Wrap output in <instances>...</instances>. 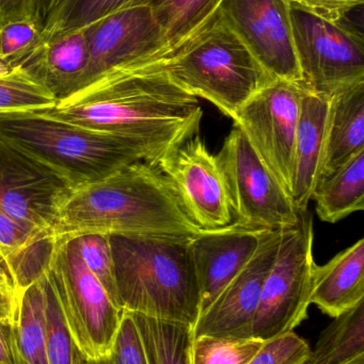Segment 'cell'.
I'll list each match as a JSON object with an SVG mask.
<instances>
[{"label": "cell", "mask_w": 364, "mask_h": 364, "mask_svg": "<svg viewBox=\"0 0 364 364\" xmlns=\"http://www.w3.org/2000/svg\"><path fill=\"white\" fill-rule=\"evenodd\" d=\"M11 70H12V68H9L4 62L0 61V75L6 74V73L11 72Z\"/></svg>", "instance_id": "cell-41"}, {"label": "cell", "mask_w": 364, "mask_h": 364, "mask_svg": "<svg viewBox=\"0 0 364 364\" xmlns=\"http://www.w3.org/2000/svg\"><path fill=\"white\" fill-rule=\"evenodd\" d=\"M74 364H110L109 363L108 358L102 359V360L98 361H88L85 360V358L80 356L78 352H77L76 348L74 350Z\"/></svg>", "instance_id": "cell-40"}, {"label": "cell", "mask_w": 364, "mask_h": 364, "mask_svg": "<svg viewBox=\"0 0 364 364\" xmlns=\"http://www.w3.org/2000/svg\"><path fill=\"white\" fill-rule=\"evenodd\" d=\"M42 40V30L31 19L4 23L0 27V61L14 70Z\"/></svg>", "instance_id": "cell-31"}, {"label": "cell", "mask_w": 364, "mask_h": 364, "mask_svg": "<svg viewBox=\"0 0 364 364\" xmlns=\"http://www.w3.org/2000/svg\"><path fill=\"white\" fill-rule=\"evenodd\" d=\"M71 237L88 269L96 276L108 293L113 303L122 309L118 296L113 252L109 237L100 233H85ZM123 310V309H122Z\"/></svg>", "instance_id": "cell-29"}, {"label": "cell", "mask_w": 364, "mask_h": 364, "mask_svg": "<svg viewBox=\"0 0 364 364\" xmlns=\"http://www.w3.org/2000/svg\"><path fill=\"white\" fill-rule=\"evenodd\" d=\"M155 164L190 220L202 230L234 223L230 194L217 157L199 134L171 147Z\"/></svg>", "instance_id": "cell-11"}, {"label": "cell", "mask_w": 364, "mask_h": 364, "mask_svg": "<svg viewBox=\"0 0 364 364\" xmlns=\"http://www.w3.org/2000/svg\"><path fill=\"white\" fill-rule=\"evenodd\" d=\"M85 31L89 64L74 93L115 68L168 55L164 31L150 6L122 11Z\"/></svg>", "instance_id": "cell-14"}, {"label": "cell", "mask_w": 364, "mask_h": 364, "mask_svg": "<svg viewBox=\"0 0 364 364\" xmlns=\"http://www.w3.org/2000/svg\"><path fill=\"white\" fill-rule=\"evenodd\" d=\"M202 231L184 211L155 164L138 161L73 188L60 209L55 235L194 237Z\"/></svg>", "instance_id": "cell-2"}, {"label": "cell", "mask_w": 364, "mask_h": 364, "mask_svg": "<svg viewBox=\"0 0 364 364\" xmlns=\"http://www.w3.org/2000/svg\"><path fill=\"white\" fill-rule=\"evenodd\" d=\"M0 364H13L9 346L8 329L0 325Z\"/></svg>", "instance_id": "cell-39"}, {"label": "cell", "mask_w": 364, "mask_h": 364, "mask_svg": "<svg viewBox=\"0 0 364 364\" xmlns=\"http://www.w3.org/2000/svg\"><path fill=\"white\" fill-rule=\"evenodd\" d=\"M316 213L326 223L339 222L364 209V149L324 177L316 186Z\"/></svg>", "instance_id": "cell-22"}, {"label": "cell", "mask_w": 364, "mask_h": 364, "mask_svg": "<svg viewBox=\"0 0 364 364\" xmlns=\"http://www.w3.org/2000/svg\"><path fill=\"white\" fill-rule=\"evenodd\" d=\"M264 231L234 222L226 228L203 230L192 237L190 248L200 288V314L249 262Z\"/></svg>", "instance_id": "cell-16"}, {"label": "cell", "mask_w": 364, "mask_h": 364, "mask_svg": "<svg viewBox=\"0 0 364 364\" xmlns=\"http://www.w3.org/2000/svg\"><path fill=\"white\" fill-rule=\"evenodd\" d=\"M346 364H364V356L358 357V358L354 359V360Z\"/></svg>", "instance_id": "cell-42"}, {"label": "cell", "mask_w": 364, "mask_h": 364, "mask_svg": "<svg viewBox=\"0 0 364 364\" xmlns=\"http://www.w3.org/2000/svg\"><path fill=\"white\" fill-rule=\"evenodd\" d=\"M48 271L77 352L88 361L108 358L123 310L81 260L71 237H57Z\"/></svg>", "instance_id": "cell-6"}, {"label": "cell", "mask_w": 364, "mask_h": 364, "mask_svg": "<svg viewBox=\"0 0 364 364\" xmlns=\"http://www.w3.org/2000/svg\"><path fill=\"white\" fill-rule=\"evenodd\" d=\"M132 314L147 364H192L194 326L142 314Z\"/></svg>", "instance_id": "cell-23"}, {"label": "cell", "mask_w": 364, "mask_h": 364, "mask_svg": "<svg viewBox=\"0 0 364 364\" xmlns=\"http://www.w3.org/2000/svg\"><path fill=\"white\" fill-rule=\"evenodd\" d=\"M313 222L299 212L292 227L282 229L275 262L265 280L252 336L267 342L294 331L307 318L313 291Z\"/></svg>", "instance_id": "cell-7"}, {"label": "cell", "mask_w": 364, "mask_h": 364, "mask_svg": "<svg viewBox=\"0 0 364 364\" xmlns=\"http://www.w3.org/2000/svg\"><path fill=\"white\" fill-rule=\"evenodd\" d=\"M364 301V240L333 257L326 264L316 265L311 304L331 318Z\"/></svg>", "instance_id": "cell-19"}, {"label": "cell", "mask_w": 364, "mask_h": 364, "mask_svg": "<svg viewBox=\"0 0 364 364\" xmlns=\"http://www.w3.org/2000/svg\"><path fill=\"white\" fill-rule=\"evenodd\" d=\"M85 30L44 38L17 68L44 85L57 102L76 91L89 64Z\"/></svg>", "instance_id": "cell-17"}, {"label": "cell", "mask_w": 364, "mask_h": 364, "mask_svg": "<svg viewBox=\"0 0 364 364\" xmlns=\"http://www.w3.org/2000/svg\"><path fill=\"white\" fill-rule=\"evenodd\" d=\"M309 344L294 331L265 342L249 364H303L309 356Z\"/></svg>", "instance_id": "cell-32"}, {"label": "cell", "mask_w": 364, "mask_h": 364, "mask_svg": "<svg viewBox=\"0 0 364 364\" xmlns=\"http://www.w3.org/2000/svg\"><path fill=\"white\" fill-rule=\"evenodd\" d=\"M0 136L57 171L74 188L135 162L156 164L168 151L63 121L43 109L2 111Z\"/></svg>", "instance_id": "cell-4"}, {"label": "cell", "mask_w": 364, "mask_h": 364, "mask_svg": "<svg viewBox=\"0 0 364 364\" xmlns=\"http://www.w3.org/2000/svg\"><path fill=\"white\" fill-rule=\"evenodd\" d=\"M224 0H152L154 16L164 31L168 53L197 31Z\"/></svg>", "instance_id": "cell-26"}, {"label": "cell", "mask_w": 364, "mask_h": 364, "mask_svg": "<svg viewBox=\"0 0 364 364\" xmlns=\"http://www.w3.org/2000/svg\"><path fill=\"white\" fill-rule=\"evenodd\" d=\"M219 11L271 78L301 83L290 0H224Z\"/></svg>", "instance_id": "cell-13"}, {"label": "cell", "mask_w": 364, "mask_h": 364, "mask_svg": "<svg viewBox=\"0 0 364 364\" xmlns=\"http://www.w3.org/2000/svg\"><path fill=\"white\" fill-rule=\"evenodd\" d=\"M165 57L115 68L59 100L49 114L169 151L199 134L203 111L165 68Z\"/></svg>", "instance_id": "cell-1"}, {"label": "cell", "mask_w": 364, "mask_h": 364, "mask_svg": "<svg viewBox=\"0 0 364 364\" xmlns=\"http://www.w3.org/2000/svg\"><path fill=\"white\" fill-rule=\"evenodd\" d=\"M303 93L301 83L275 79L248 100L233 119L288 195L292 191L295 139Z\"/></svg>", "instance_id": "cell-10"}, {"label": "cell", "mask_w": 364, "mask_h": 364, "mask_svg": "<svg viewBox=\"0 0 364 364\" xmlns=\"http://www.w3.org/2000/svg\"><path fill=\"white\" fill-rule=\"evenodd\" d=\"M8 339L13 364H49L44 273L21 292L16 321L8 331Z\"/></svg>", "instance_id": "cell-21"}, {"label": "cell", "mask_w": 364, "mask_h": 364, "mask_svg": "<svg viewBox=\"0 0 364 364\" xmlns=\"http://www.w3.org/2000/svg\"><path fill=\"white\" fill-rule=\"evenodd\" d=\"M230 194L234 222L244 227L278 230L294 226L299 211L236 125L216 155Z\"/></svg>", "instance_id": "cell-9"}, {"label": "cell", "mask_w": 364, "mask_h": 364, "mask_svg": "<svg viewBox=\"0 0 364 364\" xmlns=\"http://www.w3.org/2000/svg\"><path fill=\"white\" fill-rule=\"evenodd\" d=\"M264 344L256 338L200 336L192 342V364H249Z\"/></svg>", "instance_id": "cell-28"}, {"label": "cell", "mask_w": 364, "mask_h": 364, "mask_svg": "<svg viewBox=\"0 0 364 364\" xmlns=\"http://www.w3.org/2000/svg\"><path fill=\"white\" fill-rule=\"evenodd\" d=\"M56 104L55 96L21 68L0 75V112L51 108Z\"/></svg>", "instance_id": "cell-27"}, {"label": "cell", "mask_w": 364, "mask_h": 364, "mask_svg": "<svg viewBox=\"0 0 364 364\" xmlns=\"http://www.w3.org/2000/svg\"><path fill=\"white\" fill-rule=\"evenodd\" d=\"M73 188L57 171L0 136V209L11 218L55 235Z\"/></svg>", "instance_id": "cell-12"}, {"label": "cell", "mask_w": 364, "mask_h": 364, "mask_svg": "<svg viewBox=\"0 0 364 364\" xmlns=\"http://www.w3.org/2000/svg\"><path fill=\"white\" fill-rule=\"evenodd\" d=\"M364 149V81L329 97L322 179Z\"/></svg>", "instance_id": "cell-20"}, {"label": "cell", "mask_w": 364, "mask_h": 364, "mask_svg": "<svg viewBox=\"0 0 364 364\" xmlns=\"http://www.w3.org/2000/svg\"><path fill=\"white\" fill-rule=\"evenodd\" d=\"M333 318L303 364H346L364 356V301Z\"/></svg>", "instance_id": "cell-24"}, {"label": "cell", "mask_w": 364, "mask_h": 364, "mask_svg": "<svg viewBox=\"0 0 364 364\" xmlns=\"http://www.w3.org/2000/svg\"><path fill=\"white\" fill-rule=\"evenodd\" d=\"M49 265V264H48ZM46 290V346L49 364H74L75 346L58 303L48 267L45 269Z\"/></svg>", "instance_id": "cell-30"}, {"label": "cell", "mask_w": 364, "mask_h": 364, "mask_svg": "<svg viewBox=\"0 0 364 364\" xmlns=\"http://www.w3.org/2000/svg\"><path fill=\"white\" fill-rule=\"evenodd\" d=\"M329 97L305 90L294 146L291 199L299 212L308 211L316 186L322 181Z\"/></svg>", "instance_id": "cell-18"}, {"label": "cell", "mask_w": 364, "mask_h": 364, "mask_svg": "<svg viewBox=\"0 0 364 364\" xmlns=\"http://www.w3.org/2000/svg\"><path fill=\"white\" fill-rule=\"evenodd\" d=\"M122 309L194 327L200 288L187 237L108 235Z\"/></svg>", "instance_id": "cell-3"}, {"label": "cell", "mask_w": 364, "mask_h": 364, "mask_svg": "<svg viewBox=\"0 0 364 364\" xmlns=\"http://www.w3.org/2000/svg\"><path fill=\"white\" fill-rule=\"evenodd\" d=\"M110 364H147L145 348L132 314L123 310L121 325L109 355Z\"/></svg>", "instance_id": "cell-33"}, {"label": "cell", "mask_w": 364, "mask_h": 364, "mask_svg": "<svg viewBox=\"0 0 364 364\" xmlns=\"http://www.w3.org/2000/svg\"><path fill=\"white\" fill-rule=\"evenodd\" d=\"M21 291L15 282L8 254L0 247V325L12 328L16 321Z\"/></svg>", "instance_id": "cell-34"}, {"label": "cell", "mask_w": 364, "mask_h": 364, "mask_svg": "<svg viewBox=\"0 0 364 364\" xmlns=\"http://www.w3.org/2000/svg\"><path fill=\"white\" fill-rule=\"evenodd\" d=\"M38 0H0V27L19 19L36 21Z\"/></svg>", "instance_id": "cell-37"}, {"label": "cell", "mask_w": 364, "mask_h": 364, "mask_svg": "<svg viewBox=\"0 0 364 364\" xmlns=\"http://www.w3.org/2000/svg\"><path fill=\"white\" fill-rule=\"evenodd\" d=\"M49 235H53L26 226L0 209V247L6 250L8 257Z\"/></svg>", "instance_id": "cell-35"}, {"label": "cell", "mask_w": 364, "mask_h": 364, "mask_svg": "<svg viewBox=\"0 0 364 364\" xmlns=\"http://www.w3.org/2000/svg\"><path fill=\"white\" fill-rule=\"evenodd\" d=\"M58 1H59V0H38L36 21L38 27L41 28V30H42L45 21H46L47 17L49 16V14H51V11L53 10Z\"/></svg>", "instance_id": "cell-38"}, {"label": "cell", "mask_w": 364, "mask_h": 364, "mask_svg": "<svg viewBox=\"0 0 364 364\" xmlns=\"http://www.w3.org/2000/svg\"><path fill=\"white\" fill-rule=\"evenodd\" d=\"M165 68L181 89L209 100L232 119L248 100L275 80L219 9L165 57Z\"/></svg>", "instance_id": "cell-5"}, {"label": "cell", "mask_w": 364, "mask_h": 364, "mask_svg": "<svg viewBox=\"0 0 364 364\" xmlns=\"http://www.w3.org/2000/svg\"><path fill=\"white\" fill-rule=\"evenodd\" d=\"M291 4L307 11L310 14L331 21H343L352 11L363 6L364 0H290Z\"/></svg>", "instance_id": "cell-36"}, {"label": "cell", "mask_w": 364, "mask_h": 364, "mask_svg": "<svg viewBox=\"0 0 364 364\" xmlns=\"http://www.w3.org/2000/svg\"><path fill=\"white\" fill-rule=\"evenodd\" d=\"M282 229L265 230L249 262L231 280L214 303L200 314L194 337L254 338V316L265 280L279 250Z\"/></svg>", "instance_id": "cell-15"}, {"label": "cell", "mask_w": 364, "mask_h": 364, "mask_svg": "<svg viewBox=\"0 0 364 364\" xmlns=\"http://www.w3.org/2000/svg\"><path fill=\"white\" fill-rule=\"evenodd\" d=\"M152 0H59L42 27L44 38L85 30L128 9L150 6Z\"/></svg>", "instance_id": "cell-25"}, {"label": "cell", "mask_w": 364, "mask_h": 364, "mask_svg": "<svg viewBox=\"0 0 364 364\" xmlns=\"http://www.w3.org/2000/svg\"><path fill=\"white\" fill-rule=\"evenodd\" d=\"M291 23L303 89L328 96L364 81L361 32L331 23L291 4Z\"/></svg>", "instance_id": "cell-8"}]
</instances>
